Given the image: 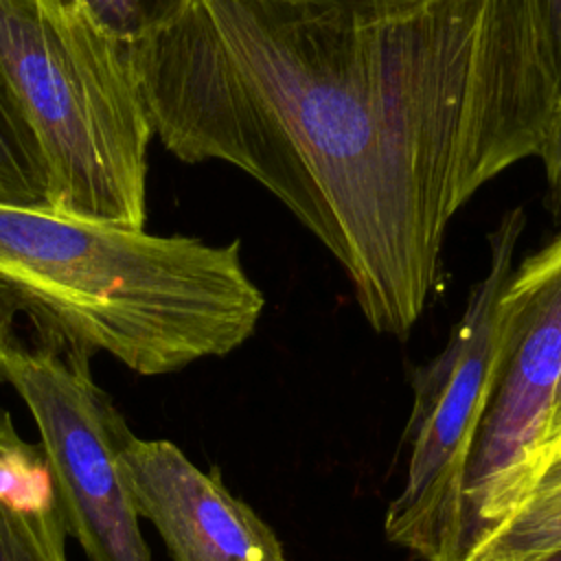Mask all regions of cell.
I'll return each instance as SVG.
<instances>
[{
    "label": "cell",
    "instance_id": "6",
    "mask_svg": "<svg viewBox=\"0 0 561 561\" xmlns=\"http://www.w3.org/2000/svg\"><path fill=\"white\" fill-rule=\"evenodd\" d=\"M502 311L506 357L467 467L465 548L504 519L537 480L561 383V234L513 270Z\"/></svg>",
    "mask_w": 561,
    "mask_h": 561
},
{
    "label": "cell",
    "instance_id": "13",
    "mask_svg": "<svg viewBox=\"0 0 561 561\" xmlns=\"http://www.w3.org/2000/svg\"><path fill=\"white\" fill-rule=\"evenodd\" d=\"M537 156L546 169V208L561 224V96L550 112Z\"/></svg>",
    "mask_w": 561,
    "mask_h": 561
},
{
    "label": "cell",
    "instance_id": "2",
    "mask_svg": "<svg viewBox=\"0 0 561 561\" xmlns=\"http://www.w3.org/2000/svg\"><path fill=\"white\" fill-rule=\"evenodd\" d=\"M263 307L241 241L0 204V316H24L33 342L61 355L167 375L239 348Z\"/></svg>",
    "mask_w": 561,
    "mask_h": 561
},
{
    "label": "cell",
    "instance_id": "16",
    "mask_svg": "<svg viewBox=\"0 0 561 561\" xmlns=\"http://www.w3.org/2000/svg\"><path fill=\"white\" fill-rule=\"evenodd\" d=\"M66 2H72V4H79V2H77V0H66Z\"/></svg>",
    "mask_w": 561,
    "mask_h": 561
},
{
    "label": "cell",
    "instance_id": "4",
    "mask_svg": "<svg viewBox=\"0 0 561 561\" xmlns=\"http://www.w3.org/2000/svg\"><path fill=\"white\" fill-rule=\"evenodd\" d=\"M524 228V208L502 215L489 234V270L471 287L447 346L412 377L408 471L383 528L425 561H460L465 552L467 467L506 357L502 294Z\"/></svg>",
    "mask_w": 561,
    "mask_h": 561
},
{
    "label": "cell",
    "instance_id": "9",
    "mask_svg": "<svg viewBox=\"0 0 561 561\" xmlns=\"http://www.w3.org/2000/svg\"><path fill=\"white\" fill-rule=\"evenodd\" d=\"M561 552V486L528 493L504 519L478 533L460 561H537Z\"/></svg>",
    "mask_w": 561,
    "mask_h": 561
},
{
    "label": "cell",
    "instance_id": "15",
    "mask_svg": "<svg viewBox=\"0 0 561 561\" xmlns=\"http://www.w3.org/2000/svg\"><path fill=\"white\" fill-rule=\"evenodd\" d=\"M537 561H561V552L550 554V557H543V559H537Z\"/></svg>",
    "mask_w": 561,
    "mask_h": 561
},
{
    "label": "cell",
    "instance_id": "11",
    "mask_svg": "<svg viewBox=\"0 0 561 561\" xmlns=\"http://www.w3.org/2000/svg\"><path fill=\"white\" fill-rule=\"evenodd\" d=\"M94 22L125 44H134L173 20L188 0H77Z\"/></svg>",
    "mask_w": 561,
    "mask_h": 561
},
{
    "label": "cell",
    "instance_id": "8",
    "mask_svg": "<svg viewBox=\"0 0 561 561\" xmlns=\"http://www.w3.org/2000/svg\"><path fill=\"white\" fill-rule=\"evenodd\" d=\"M66 515L39 443L0 408V561H68Z\"/></svg>",
    "mask_w": 561,
    "mask_h": 561
},
{
    "label": "cell",
    "instance_id": "3",
    "mask_svg": "<svg viewBox=\"0 0 561 561\" xmlns=\"http://www.w3.org/2000/svg\"><path fill=\"white\" fill-rule=\"evenodd\" d=\"M0 85L48 173L46 208L145 228L147 121L129 44L66 0H0Z\"/></svg>",
    "mask_w": 561,
    "mask_h": 561
},
{
    "label": "cell",
    "instance_id": "12",
    "mask_svg": "<svg viewBox=\"0 0 561 561\" xmlns=\"http://www.w3.org/2000/svg\"><path fill=\"white\" fill-rule=\"evenodd\" d=\"M524 7L557 103L561 96V0H524Z\"/></svg>",
    "mask_w": 561,
    "mask_h": 561
},
{
    "label": "cell",
    "instance_id": "14",
    "mask_svg": "<svg viewBox=\"0 0 561 561\" xmlns=\"http://www.w3.org/2000/svg\"><path fill=\"white\" fill-rule=\"evenodd\" d=\"M552 486H561V440L554 447V451L550 454L548 462L543 465V469H541L533 491H537V489H552Z\"/></svg>",
    "mask_w": 561,
    "mask_h": 561
},
{
    "label": "cell",
    "instance_id": "1",
    "mask_svg": "<svg viewBox=\"0 0 561 561\" xmlns=\"http://www.w3.org/2000/svg\"><path fill=\"white\" fill-rule=\"evenodd\" d=\"M129 57L164 149L267 188L397 337L454 215L554 107L524 0H188Z\"/></svg>",
    "mask_w": 561,
    "mask_h": 561
},
{
    "label": "cell",
    "instance_id": "5",
    "mask_svg": "<svg viewBox=\"0 0 561 561\" xmlns=\"http://www.w3.org/2000/svg\"><path fill=\"white\" fill-rule=\"evenodd\" d=\"M90 362L24 340L15 320L0 316V381L39 430L68 535L88 561H153L123 465L134 434Z\"/></svg>",
    "mask_w": 561,
    "mask_h": 561
},
{
    "label": "cell",
    "instance_id": "7",
    "mask_svg": "<svg viewBox=\"0 0 561 561\" xmlns=\"http://www.w3.org/2000/svg\"><path fill=\"white\" fill-rule=\"evenodd\" d=\"M136 511L173 561H287L274 530L171 440L131 436L123 451Z\"/></svg>",
    "mask_w": 561,
    "mask_h": 561
},
{
    "label": "cell",
    "instance_id": "10",
    "mask_svg": "<svg viewBox=\"0 0 561 561\" xmlns=\"http://www.w3.org/2000/svg\"><path fill=\"white\" fill-rule=\"evenodd\" d=\"M48 173L37 138L0 85V204L46 208Z\"/></svg>",
    "mask_w": 561,
    "mask_h": 561
}]
</instances>
